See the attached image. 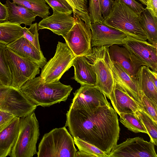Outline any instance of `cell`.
<instances>
[{"instance_id":"9a60e30c","label":"cell","mask_w":157,"mask_h":157,"mask_svg":"<svg viewBox=\"0 0 157 157\" xmlns=\"http://www.w3.org/2000/svg\"><path fill=\"white\" fill-rule=\"evenodd\" d=\"M52 9V14L43 18L37 24L38 30L47 29L63 37L74 25L75 18L71 13Z\"/></svg>"},{"instance_id":"277c9868","label":"cell","mask_w":157,"mask_h":157,"mask_svg":"<svg viewBox=\"0 0 157 157\" xmlns=\"http://www.w3.org/2000/svg\"><path fill=\"white\" fill-rule=\"evenodd\" d=\"M73 138L65 126L44 134L39 144L38 157H75L77 150Z\"/></svg>"},{"instance_id":"ac0fdd59","label":"cell","mask_w":157,"mask_h":157,"mask_svg":"<svg viewBox=\"0 0 157 157\" xmlns=\"http://www.w3.org/2000/svg\"><path fill=\"white\" fill-rule=\"evenodd\" d=\"M7 46L18 55L29 59L40 68H42L47 62L42 51L22 36Z\"/></svg>"},{"instance_id":"f6af8a7d","label":"cell","mask_w":157,"mask_h":157,"mask_svg":"<svg viewBox=\"0 0 157 157\" xmlns=\"http://www.w3.org/2000/svg\"></svg>"},{"instance_id":"7a4b0ae2","label":"cell","mask_w":157,"mask_h":157,"mask_svg":"<svg viewBox=\"0 0 157 157\" xmlns=\"http://www.w3.org/2000/svg\"><path fill=\"white\" fill-rule=\"evenodd\" d=\"M25 96L36 106L49 107L65 101L73 89L59 80L45 83L40 76L29 80L20 88Z\"/></svg>"},{"instance_id":"ba28073f","label":"cell","mask_w":157,"mask_h":157,"mask_svg":"<svg viewBox=\"0 0 157 157\" xmlns=\"http://www.w3.org/2000/svg\"><path fill=\"white\" fill-rule=\"evenodd\" d=\"M6 54L12 76L11 86L20 89L39 74L40 67L29 59L18 55L7 47Z\"/></svg>"},{"instance_id":"e0dca14e","label":"cell","mask_w":157,"mask_h":157,"mask_svg":"<svg viewBox=\"0 0 157 157\" xmlns=\"http://www.w3.org/2000/svg\"><path fill=\"white\" fill-rule=\"evenodd\" d=\"M109 65L115 82L123 88L140 106L141 97L136 80L132 78L119 64L111 61L110 58Z\"/></svg>"},{"instance_id":"b9f144b4","label":"cell","mask_w":157,"mask_h":157,"mask_svg":"<svg viewBox=\"0 0 157 157\" xmlns=\"http://www.w3.org/2000/svg\"><path fill=\"white\" fill-rule=\"evenodd\" d=\"M149 71L150 74L152 79L156 87L157 88V71L151 70L149 68Z\"/></svg>"},{"instance_id":"60d3db41","label":"cell","mask_w":157,"mask_h":157,"mask_svg":"<svg viewBox=\"0 0 157 157\" xmlns=\"http://www.w3.org/2000/svg\"><path fill=\"white\" fill-rule=\"evenodd\" d=\"M11 87V86L0 84V102L7 94Z\"/></svg>"},{"instance_id":"d6986e66","label":"cell","mask_w":157,"mask_h":157,"mask_svg":"<svg viewBox=\"0 0 157 157\" xmlns=\"http://www.w3.org/2000/svg\"><path fill=\"white\" fill-rule=\"evenodd\" d=\"M109 100L113 109L119 115L121 113H135L141 109L137 103L126 90L115 82Z\"/></svg>"},{"instance_id":"8992f818","label":"cell","mask_w":157,"mask_h":157,"mask_svg":"<svg viewBox=\"0 0 157 157\" xmlns=\"http://www.w3.org/2000/svg\"><path fill=\"white\" fill-rule=\"evenodd\" d=\"M109 46H94L85 56L92 66L96 77L95 86L109 99L115 82L109 65Z\"/></svg>"},{"instance_id":"ffe728a7","label":"cell","mask_w":157,"mask_h":157,"mask_svg":"<svg viewBox=\"0 0 157 157\" xmlns=\"http://www.w3.org/2000/svg\"><path fill=\"white\" fill-rule=\"evenodd\" d=\"M20 120L16 117L0 127V157L9 156L18 136Z\"/></svg>"},{"instance_id":"7402d4cb","label":"cell","mask_w":157,"mask_h":157,"mask_svg":"<svg viewBox=\"0 0 157 157\" xmlns=\"http://www.w3.org/2000/svg\"><path fill=\"white\" fill-rule=\"evenodd\" d=\"M7 7L8 16L6 21L23 24L26 27L30 26L35 20L36 14L31 10L20 5H17L10 0H6L5 4Z\"/></svg>"},{"instance_id":"d590c367","label":"cell","mask_w":157,"mask_h":157,"mask_svg":"<svg viewBox=\"0 0 157 157\" xmlns=\"http://www.w3.org/2000/svg\"><path fill=\"white\" fill-rule=\"evenodd\" d=\"M113 0H99V4L101 14L104 18L109 14L114 4Z\"/></svg>"},{"instance_id":"6da1fadb","label":"cell","mask_w":157,"mask_h":157,"mask_svg":"<svg viewBox=\"0 0 157 157\" xmlns=\"http://www.w3.org/2000/svg\"><path fill=\"white\" fill-rule=\"evenodd\" d=\"M65 126L77 137L108 155L117 144L120 128L117 113L111 105L90 110L69 107Z\"/></svg>"},{"instance_id":"30bf717a","label":"cell","mask_w":157,"mask_h":157,"mask_svg":"<svg viewBox=\"0 0 157 157\" xmlns=\"http://www.w3.org/2000/svg\"><path fill=\"white\" fill-rule=\"evenodd\" d=\"M108 155V157H157L154 144L140 137L127 138L125 141L117 144Z\"/></svg>"},{"instance_id":"f1b7e54d","label":"cell","mask_w":157,"mask_h":157,"mask_svg":"<svg viewBox=\"0 0 157 157\" xmlns=\"http://www.w3.org/2000/svg\"><path fill=\"white\" fill-rule=\"evenodd\" d=\"M73 10V16L78 17L86 24H91L88 10L87 0H65Z\"/></svg>"},{"instance_id":"8d00e7d4","label":"cell","mask_w":157,"mask_h":157,"mask_svg":"<svg viewBox=\"0 0 157 157\" xmlns=\"http://www.w3.org/2000/svg\"><path fill=\"white\" fill-rule=\"evenodd\" d=\"M127 6L137 13H141L144 10L142 5L135 0H121Z\"/></svg>"},{"instance_id":"7c38bea8","label":"cell","mask_w":157,"mask_h":157,"mask_svg":"<svg viewBox=\"0 0 157 157\" xmlns=\"http://www.w3.org/2000/svg\"><path fill=\"white\" fill-rule=\"evenodd\" d=\"M73 93L70 107L74 109L90 110L110 105L105 94L95 86H81Z\"/></svg>"},{"instance_id":"5b68a950","label":"cell","mask_w":157,"mask_h":157,"mask_svg":"<svg viewBox=\"0 0 157 157\" xmlns=\"http://www.w3.org/2000/svg\"><path fill=\"white\" fill-rule=\"evenodd\" d=\"M39 128L34 112L20 118L18 136L9 156L32 157L36 154V145L40 134Z\"/></svg>"},{"instance_id":"836d02e7","label":"cell","mask_w":157,"mask_h":157,"mask_svg":"<svg viewBox=\"0 0 157 157\" xmlns=\"http://www.w3.org/2000/svg\"><path fill=\"white\" fill-rule=\"evenodd\" d=\"M88 10L91 24L103 22L104 18L102 16L101 11L99 0H89Z\"/></svg>"},{"instance_id":"2e32d148","label":"cell","mask_w":157,"mask_h":157,"mask_svg":"<svg viewBox=\"0 0 157 157\" xmlns=\"http://www.w3.org/2000/svg\"><path fill=\"white\" fill-rule=\"evenodd\" d=\"M108 51L111 60L119 64L136 80L137 72L143 64L122 45L114 44L108 47Z\"/></svg>"},{"instance_id":"cb8c5ba5","label":"cell","mask_w":157,"mask_h":157,"mask_svg":"<svg viewBox=\"0 0 157 157\" xmlns=\"http://www.w3.org/2000/svg\"><path fill=\"white\" fill-rule=\"evenodd\" d=\"M23 35V27L20 25L8 21L0 22V43L7 45Z\"/></svg>"},{"instance_id":"f35d334b","label":"cell","mask_w":157,"mask_h":157,"mask_svg":"<svg viewBox=\"0 0 157 157\" xmlns=\"http://www.w3.org/2000/svg\"><path fill=\"white\" fill-rule=\"evenodd\" d=\"M15 117L10 113L0 110V127Z\"/></svg>"},{"instance_id":"4fadbf2b","label":"cell","mask_w":157,"mask_h":157,"mask_svg":"<svg viewBox=\"0 0 157 157\" xmlns=\"http://www.w3.org/2000/svg\"><path fill=\"white\" fill-rule=\"evenodd\" d=\"M122 45L143 65L157 71V45L129 36Z\"/></svg>"},{"instance_id":"52a82bcc","label":"cell","mask_w":157,"mask_h":157,"mask_svg":"<svg viewBox=\"0 0 157 157\" xmlns=\"http://www.w3.org/2000/svg\"><path fill=\"white\" fill-rule=\"evenodd\" d=\"M75 57L66 43L59 41L54 56L42 68L40 77L43 81L49 83L59 80L72 66Z\"/></svg>"},{"instance_id":"603a6c76","label":"cell","mask_w":157,"mask_h":157,"mask_svg":"<svg viewBox=\"0 0 157 157\" xmlns=\"http://www.w3.org/2000/svg\"><path fill=\"white\" fill-rule=\"evenodd\" d=\"M145 65L140 67L136 77L141 95H144L157 105V88L155 86L149 71Z\"/></svg>"},{"instance_id":"4316f807","label":"cell","mask_w":157,"mask_h":157,"mask_svg":"<svg viewBox=\"0 0 157 157\" xmlns=\"http://www.w3.org/2000/svg\"><path fill=\"white\" fill-rule=\"evenodd\" d=\"M119 115L120 121L129 130L135 133L147 134L142 122L134 113H121Z\"/></svg>"},{"instance_id":"74e56055","label":"cell","mask_w":157,"mask_h":157,"mask_svg":"<svg viewBox=\"0 0 157 157\" xmlns=\"http://www.w3.org/2000/svg\"><path fill=\"white\" fill-rule=\"evenodd\" d=\"M146 6L145 9L150 13L154 19L157 21V0H147Z\"/></svg>"},{"instance_id":"484cf974","label":"cell","mask_w":157,"mask_h":157,"mask_svg":"<svg viewBox=\"0 0 157 157\" xmlns=\"http://www.w3.org/2000/svg\"><path fill=\"white\" fill-rule=\"evenodd\" d=\"M17 5H22L32 10L37 16L42 18L50 14V7L44 0H11Z\"/></svg>"},{"instance_id":"f546056e","label":"cell","mask_w":157,"mask_h":157,"mask_svg":"<svg viewBox=\"0 0 157 157\" xmlns=\"http://www.w3.org/2000/svg\"><path fill=\"white\" fill-rule=\"evenodd\" d=\"M134 113L142 122L150 137V141L157 146V123L141 109L137 111Z\"/></svg>"},{"instance_id":"d4e9b609","label":"cell","mask_w":157,"mask_h":157,"mask_svg":"<svg viewBox=\"0 0 157 157\" xmlns=\"http://www.w3.org/2000/svg\"><path fill=\"white\" fill-rule=\"evenodd\" d=\"M140 23L147 37L148 42L157 45V21L146 9L141 13Z\"/></svg>"},{"instance_id":"1f68e13d","label":"cell","mask_w":157,"mask_h":157,"mask_svg":"<svg viewBox=\"0 0 157 157\" xmlns=\"http://www.w3.org/2000/svg\"><path fill=\"white\" fill-rule=\"evenodd\" d=\"M38 24L37 23L32 24L29 28L23 27V35L25 38L33 44L38 50L41 51L39 41Z\"/></svg>"},{"instance_id":"44dd1931","label":"cell","mask_w":157,"mask_h":157,"mask_svg":"<svg viewBox=\"0 0 157 157\" xmlns=\"http://www.w3.org/2000/svg\"><path fill=\"white\" fill-rule=\"evenodd\" d=\"M72 66L74 68L73 79L79 83L81 86H95L96 77L90 64L85 56H76Z\"/></svg>"},{"instance_id":"ee69618b","label":"cell","mask_w":157,"mask_h":157,"mask_svg":"<svg viewBox=\"0 0 157 157\" xmlns=\"http://www.w3.org/2000/svg\"><path fill=\"white\" fill-rule=\"evenodd\" d=\"M142 4L146 5L147 0H139Z\"/></svg>"},{"instance_id":"9c48e42d","label":"cell","mask_w":157,"mask_h":157,"mask_svg":"<svg viewBox=\"0 0 157 157\" xmlns=\"http://www.w3.org/2000/svg\"><path fill=\"white\" fill-rule=\"evenodd\" d=\"M71 30L63 37L75 56H86L91 51V32L90 26L78 17Z\"/></svg>"},{"instance_id":"83f0119b","label":"cell","mask_w":157,"mask_h":157,"mask_svg":"<svg viewBox=\"0 0 157 157\" xmlns=\"http://www.w3.org/2000/svg\"><path fill=\"white\" fill-rule=\"evenodd\" d=\"M7 45L0 42V82L2 85L11 86L12 76L7 60Z\"/></svg>"},{"instance_id":"8fae6325","label":"cell","mask_w":157,"mask_h":157,"mask_svg":"<svg viewBox=\"0 0 157 157\" xmlns=\"http://www.w3.org/2000/svg\"><path fill=\"white\" fill-rule=\"evenodd\" d=\"M20 89L11 87L0 102V110L16 117H25L34 112L37 107Z\"/></svg>"},{"instance_id":"5bb4252c","label":"cell","mask_w":157,"mask_h":157,"mask_svg":"<svg viewBox=\"0 0 157 157\" xmlns=\"http://www.w3.org/2000/svg\"><path fill=\"white\" fill-rule=\"evenodd\" d=\"M90 28L92 47L114 44L122 45L127 37L123 32L103 23H91Z\"/></svg>"},{"instance_id":"3957f363","label":"cell","mask_w":157,"mask_h":157,"mask_svg":"<svg viewBox=\"0 0 157 157\" xmlns=\"http://www.w3.org/2000/svg\"><path fill=\"white\" fill-rule=\"evenodd\" d=\"M114 1L112 9L102 23L123 32L127 36L147 41V35L140 23L141 13L135 12L121 0Z\"/></svg>"},{"instance_id":"7bdbcfd3","label":"cell","mask_w":157,"mask_h":157,"mask_svg":"<svg viewBox=\"0 0 157 157\" xmlns=\"http://www.w3.org/2000/svg\"><path fill=\"white\" fill-rule=\"evenodd\" d=\"M93 157L90 154L85 152L79 151L76 152L75 157Z\"/></svg>"},{"instance_id":"d6a6232c","label":"cell","mask_w":157,"mask_h":157,"mask_svg":"<svg viewBox=\"0 0 157 157\" xmlns=\"http://www.w3.org/2000/svg\"><path fill=\"white\" fill-rule=\"evenodd\" d=\"M157 105L144 95L141 96V109L157 123Z\"/></svg>"},{"instance_id":"4dcf8cb0","label":"cell","mask_w":157,"mask_h":157,"mask_svg":"<svg viewBox=\"0 0 157 157\" xmlns=\"http://www.w3.org/2000/svg\"><path fill=\"white\" fill-rule=\"evenodd\" d=\"M75 144L79 151L91 155L93 157H108V155L94 145L77 137H73Z\"/></svg>"},{"instance_id":"e575fe53","label":"cell","mask_w":157,"mask_h":157,"mask_svg":"<svg viewBox=\"0 0 157 157\" xmlns=\"http://www.w3.org/2000/svg\"><path fill=\"white\" fill-rule=\"evenodd\" d=\"M52 9L59 11L72 14L73 10L65 0H44Z\"/></svg>"},{"instance_id":"ab89813d","label":"cell","mask_w":157,"mask_h":157,"mask_svg":"<svg viewBox=\"0 0 157 157\" xmlns=\"http://www.w3.org/2000/svg\"><path fill=\"white\" fill-rule=\"evenodd\" d=\"M8 16L7 7L0 2V22L6 21Z\"/></svg>"}]
</instances>
